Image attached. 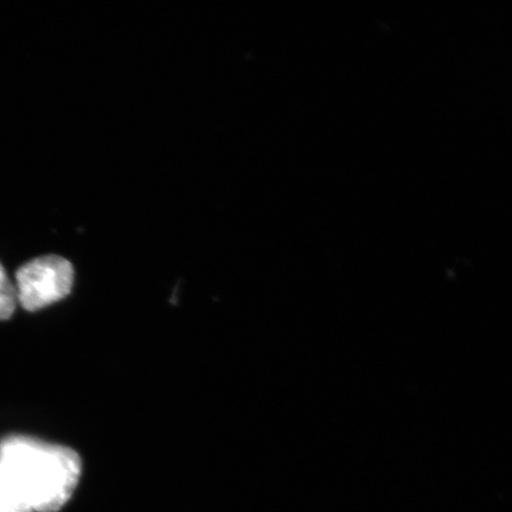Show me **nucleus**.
Returning a JSON list of instances; mask_svg holds the SVG:
<instances>
[{
  "mask_svg": "<svg viewBox=\"0 0 512 512\" xmlns=\"http://www.w3.org/2000/svg\"><path fill=\"white\" fill-rule=\"evenodd\" d=\"M17 305L15 284L10 280L4 266L0 264V320H8L14 316Z\"/></svg>",
  "mask_w": 512,
  "mask_h": 512,
  "instance_id": "20e7f679",
  "label": "nucleus"
},
{
  "mask_svg": "<svg viewBox=\"0 0 512 512\" xmlns=\"http://www.w3.org/2000/svg\"><path fill=\"white\" fill-rule=\"evenodd\" d=\"M17 302L36 312L69 296L74 286L72 262L60 255H43L18 268L15 275Z\"/></svg>",
  "mask_w": 512,
  "mask_h": 512,
  "instance_id": "f03ea898",
  "label": "nucleus"
},
{
  "mask_svg": "<svg viewBox=\"0 0 512 512\" xmlns=\"http://www.w3.org/2000/svg\"><path fill=\"white\" fill-rule=\"evenodd\" d=\"M0 512H34L0 463Z\"/></svg>",
  "mask_w": 512,
  "mask_h": 512,
  "instance_id": "7ed1b4c3",
  "label": "nucleus"
},
{
  "mask_svg": "<svg viewBox=\"0 0 512 512\" xmlns=\"http://www.w3.org/2000/svg\"><path fill=\"white\" fill-rule=\"evenodd\" d=\"M0 463L34 512H59L74 495L82 472L73 448L22 434L0 440Z\"/></svg>",
  "mask_w": 512,
  "mask_h": 512,
  "instance_id": "f257e3e1",
  "label": "nucleus"
}]
</instances>
